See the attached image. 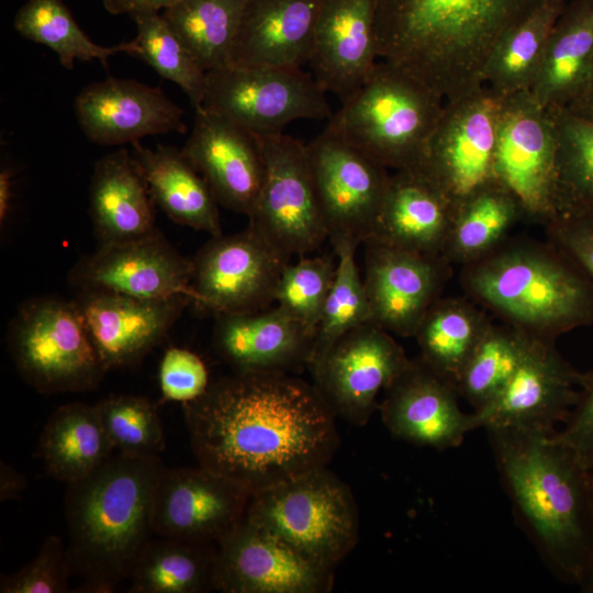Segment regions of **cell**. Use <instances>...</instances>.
Masks as SVG:
<instances>
[{
  "mask_svg": "<svg viewBox=\"0 0 593 593\" xmlns=\"http://www.w3.org/2000/svg\"><path fill=\"white\" fill-rule=\"evenodd\" d=\"M198 463L251 495L326 467L336 415L313 383L287 372H237L182 404Z\"/></svg>",
  "mask_w": 593,
  "mask_h": 593,
  "instance_id": "cell-1",
  "label": "cell"
},
{
  "mask_svg": "<svg viewBox=\"0 0 593 593\" xmlns=\"http://www.w3.org/2000/svg\"><path fill=\"white\" fill-rule=\"evenodd\" d=\"M545 0H376L382 60L445 101L483 86L500 40Z\"/></svg>",
  "mask_w": 593,
  "mask_h": 593,
  "instance_id": "cell-2",
  "label": "cell"
},
{
  "mask_svg": "<svg viewBox=\"0 0 593 593\" xmlns=\"http://www.w3.org/2000/svg\"><path fill=\"white\" fill-rule=\"evenodd\" d=\"M519 521L562 581L583 585L593 548V474L552 435L488 429Z\"/></svg>",
  "mask_w": 593,
  "mask_h": 593,
  "instance_id": "cell-3",
  "label": "cell"
},
{
  "mask_svg": "<svg viewBox=\"0 0 593 593\" xmlns=\"http://www.w3.org/2000/svg\"><path fill=\"white\" fill-rule=\"evenodd\" d=\"M159 455H112L88 477L68 484L66 547L80 592L109 593L128 579L155 534L154 494L163 469Z\"/></svg>",
  "mask_w": 593,
  "mask_h": 593,
  "instance_id": "cell-4",
  "label": "cell"
},
{
  "mask_svg": "<svg viewBox=\"0 0 593 593\" xmlns=\"http://www.w3.org/2000/svg\"><path fill=\"white\" fill-rule=\"evenodd\" d=\"M467 289L523 332L552 340L593 322V280L562 250L516 246L470 262Z\"/></svg>",
  "mask_w": 593,
  "mask_h": 593,
  "instance_id": "cell-5",
  "label": "cell"
},
{
  "mask_svg": "<svg viewBox=\"0 0 593 593\" xmlns=\"http://www.w3.org/2000/svg\"><path fill=\"white\" fill-rule=\"evenodd\" d=\"M444 104L429 87L382 60L327 126L388 169L416 170Z\"/></svg>",
  "mask_w": 593,
  "mask_h": 593,
  "instance_id": "cell-6",
  "label": "cell"
},
{
  "mask_svg": "<svg viewBox=\"0 0 593 593\" xmlns=\"http://www.w3.org/2000/svg\"><path fill=\"white\" fill-rule=\"evenodd\" d=\"M245 516L331 570L350 553L359 536L351 490L326 467L253 494Z\"/></svg>",
  "mask_w": 593,
  "mask_h": 593,
  "instance_id": "cell-7",
  "label": "cell"
},
{
  "mask_svg": "<svg viewBox=\"0 0 593 593\" xmlns=\"http://www.w3.org/2000/svg\"><path fill=\"white\" fill-rule=\"evenodd\" d=\"M8 346L21 377L43 394L94 389L108 371L75 301H25L10 324Z\"/></svg>",
  "mask_w": 593,
  "mask_h": 593,
  "instance_id": "cell-8",
  "label": "cell"
},
{
  "mask_svg": "<svg viewBox=\"0 0 593 593\" xmlns=\"http://www.w3.org/2000/svg\"><path fill=\"white\" fill-rule=\"evenodd\" d=\"M325 93L301 68L226 65L206 71L202 107L269 136L295 120L329 119Z\"/></svg>",
  "mask_w": 593,
  "mask_h": 593,
  "instance_id": "cell-9",
  "label": "cell"
},
{
  "mask_svg": "<svg viewBox=\"0 0 593 593\" xmlns=\"http://www.w3.org/2000/svg\"><path fill=\"white\" fill-rule=\"evenodd\" d=\"M256 137L266 170L248 226L288 261L306 256L327 239L306 145L283 133Z\"/></svg>",
  "mask_w": 593,
  "mask_h": 593,
  "instance_id": "cell-10",
  "label": "cell"
},
{
  "mask_svg": "<svg viewBox=\"0 0 593 593\" xmlns=\"http://www.w3.org/2000/svg\"><path fill=\"white\" fill-rule=\"evenodd\" d=\"M503 98L485 85L445 101L416 169L457 209L495 181L494 156Z\"/></svg>",
  "mask_w": 593,
  "mask_h": 593,
  "instance_id": "cell-11",
  "label": "cell"
},
{
  "mask_svg": "<svg viewBox=\"0 0 593 593\" xmlns=\"http://www.w3.org/2000/svg\"><path fill=\"white\" fill-rule=\"evenodd\" d=\"M321 214L332 245L362 244L377 222L390 177L388 168L326 125L306 144Z\"/></svg>",
  "mask_w": 593,
  "mask_h": 593,
  "instance_id": "cell-12",
  "label": "cell"
},
{
  "mask_svg": "<svg viewBox=\"0 0 593 593\" xmlns=\"http://www.w3.org/2000/svg\"><path fill=\"white\" fill-rule=\"evenodd\" d=\"M494 178L522 213L546 224L558 212L557 136L551 112L529 92L503 98Z\"/></svg>",
  "mask_w": 593,
  "mask_h": 593,
  "instance_id": "cell-13",
  "label": "cell"
},
{
  "mask_svg": "<svg viewBox=\"0 0 593 593\" xmlns=\"http://www.w3.org/2000/svg\"><path fill=\"white\" fill-rule=\"evenodd\" d=\"M409 361L388 331L368 322L340 336L306 368L336 417L362 426L377 409L379 393Z\"/></svg>",
  "mask_w": 593,
  "mask_h": 593,
  "instance_id": "cell-14",
  "label": "cell"
},
{
  "mask_svg": "<svg viewBox=\"0 0 593 593\" xmlns=\"http://www.w3.org/2000/svg\"><path fill=\"white\" fill-rule=\"evenodd\" d=\"M192 262V303L217 315L269 307L289 261L248 226L212 236Z\"/></svg>",
  "mask_w": 593,
  "mask_h": 593,
  "instance_id": "cell-15",
  "label": "cell"
},
{
  "mask_svg": "<svg viewBox=\"0 0 593 593\" xmlns=\"http://www.w3.org/2000/svg\"><path fill=\"white\" fill-rule=\"evenodd\" d=\"M251 494L202 466L163 467L154 494L158 537L217 545L245 517Z\"/></svg>",
  "mask_w": 593,
  "mask_h": 593,
  "instance_id": "cell-16",
  "label": "cell"
},
{
  "mask_svg": "<svg viewBox=\"0 0 593 593\" xmlns=\"http://www.w3.org/2000/svg\"><path fill=\"white\" fill-rule=\"evenodd\" d=\"M584 373L555 349L552 340L532 336L518 368L483 411L479 428H514L552 435L578 401Z\"/></svg>",
  "mask_w": 593,
  "mask_h": 593,
  "instance_id": "cell-17",
  "label": "cell"
},
{
  "mask_svg": "<svg viewBox=\"0 0 593 593\" xmlns=\"http://www.w3.org/2000/svg\"><path fill=\"white\" fill-rule=\"evenodd\" d=\"M334 570L305 558L246 516L217 544L215 591L327 593Z\"/></svg>",
  "mask_w": 593,
  "mask_h": 593,
  "instance_id": "cell-18",
  "label": "cell"
},
{
  "mask_svg": "<svg viewBox=\"0 0 593 593\" xmlns=\"http://www.w3.org/2000/svg\"><path fill=\"white\" fill-rule=\"evenodd\" d=\"M192 271V259L180 255L156 230L139 238L100 245L74 266L68 280L81 291L142 299L187 295L193 302Z\"/></svg>",
  "mask_w": 593,
  "mask_h": 593,
  "instance_id": "cell-19",
  "label": "cell"
},
{
  "mask_svg": "<svg viewBox=\"0 0 593 593\" xmlns=\"http://www.w3.org/2000/svg\"><path fill=\"white\" fill-rule=\"evenodd\" d=\"M384 393L379 406L382 423L392 436L410 444L446 450L479 428L474 413L460 409L454 382L421 357L410 359Z\"/></svg>",
  "mask_w": 593,
  "mask_h": 593,
  "instance_id": "cell-20",
  "label": "cell"
},
{
  "mask_svg": "<svg viewBox=\"0 0 593 593\" xmlns=\"http://www.w3.org/2000/svg\"><path fill=\"white\" fill-rule=\"evenodd\" d=\"M75 114L86 137L101 146L187 132L183 110L160 87L132 79L108 77L86 86L75 99Z\"/></svg>",
  "mask_w": 593,
  "mask_h": 593,
  "instance_id": "cell-21",
  "label": "cell"
},
{
  "mask_svg": "<svg viewBox=\"0 0 593 593\" xmlns=\"http://www.w3.org/2000/svg\"><path fill=\"white\" fill-rule=\"evenodd\" d=\"M365 289L372 322L400 336H414L437 301L443 256H426L368 238Z\"/></svg>",
  "mask_w": 593,
  "mask_h": 593,
  "instance_id": "cell-22",
  "label": "cell"
},
{
  "mask_svg": "<svg viewBox=\"0 0 593 593\" xmlns=\"http://www.w3.org/2000/svg\"><path fill=\"white\" fill-rule=\"evenodd\" d=\"M107 370L136 365L157 346L192 303L187 295L142 299L81 291L75 301Z\"/></svg>",
  "mask_w": 593,
  "mask_h": 593,
  "instance_id": "cell-23",
  "label": "cell"
},
{
  "mask_svg": "<svg viewBox=\"0 0 593 593\" xmlns=\"http://www.w3.org/2000/svg\"><path fill=\"white\" fill-rule=\"evenodd\" d=\"M181 150L203 176L217 203L248 217L266 170L257 137L201 105Z\"/></svg>",
  "mask_w": 593,
  "mask_h": 593,
  "instance_id": "cell-24",
  "label": "cell"
},
{
  "mask_svg": "<svg viewBox=\"0 0 593 593\" xmlns=\"http://www.w3.org/2000/svg\"><path fill=\"white\" fill-rule=\"evenodd\" d=\"M377 58L376 0H323L309 59L317 85L344 103L370 77Z\"/></svg>",
  "mask_w": 593,
  "mask_h": 593,
  "instance_id": "cell-25",
  "label": "cell"
},
{
  "mask_svg": "<svg viewBox=\"0 0 593 593\" xmlns=\"http://www.w3.org/2000/svg\"><path fill=\"white\" fill-rule=\"evenodd\" d=\"M215 316V349L235 371L289 373L307 367L315 335L278 306Z\"/></svg>",
  "mask_w": 593,
  "mask_h": 593,
  "instance_id": "cell-26",
  "label": "cell"
},
{
  "mask_svg": "<svg viewBox=\"0 0 593 593\" xmlns=\"http://www.w3.org/2000/svg\"><path fill=\"white\" fill-rule=\"evenodd\" d=\"M456 209L418 170L391 175L369 238L426 256H444Z\"/></svg>",
  "mask_w": 593,
  "mask_h": 593,
  "instance_id": "cell-27",
  "label": "cell"
},
{
  "mask_svg": "<svg viewBox=\"0 0 593 593\" xmlns=\"http://www.w3.org/2000/svg\"><path fill=\"white\" fill-rule=\"evenodd\" d=\"M323 0H249L230 64L301 68L309 63Z\"/></svg>",
  "mask_w": 593,
  "mask_h": 593,
  "instance_id": "cell-28",
  "label": "cell"
},
{
  "mask_svg": "<svg viewBox=\"0 0 593 593\" xmlns=\"http://www.w3.org/2000/svg\"><path fill=\"white\" fill-rule=\"evenodd\" d=\"M89 193L91 220L100 245L139 238L156 231V205L127 149H118L96 163Z\"/></svg>",
  "mask_w": 593,
  "mask_h": 593,
  "instance_id": "cell-29",
  "label": "cell"
},
{
  "mask_svg": "<svg viewBox=\"0 0 593 593\" xmlns=\"http://www.w3.org/2000/svg\"><path fill=\"white\" fill-rule=\"evenodd\" d=\"M132 147L156 206L178 224L211 236L222 234L219 203L181 149L161 144L150 149L139 142Z\"/></svg>",
  "mask_w": 593,
  "mask_h": 593,
  "instance_id": "cell-30",
  "label": "cell"
},
{
  "mask_svg": "<svg viewBox=\"0 0 593 593\" xmlns=\"http://www.w3.org/2000/svg\"><path fill=\"white\" fill-rule=\"evenodd\" d=\"M593 71V0L567 2L529 91L548 110L566 109Z\"/></svg>",
  "mask_w": 593,
  "mask_h": 593,
  "instance_id": "cell-31",
  "label": "cell"
},
{
  "mask_svg": "<svg viewBox=\"0 0 593 593\" xmlns=\"http://www.w3.org/2000/svg\"><path fill=\"white\" fill-rule=\"evenodd\" d=\"M114 447L96 405L72 402L57 409L40 437L38 455L47 473L67 485L105 462Z\"/></svg>",
  "mask_w": 593,
  "mask_h": 593,
  "instance_id": "cell-32",
  "label": "cell"
},
{
  "mask_svg": "<svg viewBox=\"0 0 593 593\" xmlns=\"http://www.w3.org/2000/svg\"><path fill=\"white\" fill-rule=\"evenodd\" d=\"M217 545L150 539L135 561L130 593H202L215 590Z\"/></svg>",
  "mask_w": 593,
  "mask_h": 593,
  "instance_id": "cell-33",
  "label": "cell"
},
{
  "mask_svg": "<svg viewBox=\"0 0 593 593\" xmlns=\"http://www.w3.org/2000/svg\"><path fill=\"white\" fill-rule=\"evenodd\" d=\"M566 0H545L496 44L483 85L502 98L529 92L539 72L552 29Z\"/></svg>",
  "mask_w": 593,
  "mask_h": 593,
  "instance_id": "cell-34",
  "label": "cell"
},
{
  "mask_svg": "<svg viewBox=\"0 0 593 593\" xmlns=\"http://www.w3.org/2000/svg\"><path fill=\"white\" fill-rule=\"evenodd\" d=\"M249 0H181L163 16L198 65L209 71L230 64Z\"/></svg>",
  "mask_w": 593,
  "mask_h": 593,
  "instance_id": "cell-35",
  "label": "cell"
},
{
  "mask_svg": "<svg viewBox=\"0 0 593 593\" xmlns=\"http://www.w3.org/2000/svg\"><path fill=\"white\" fill-rule=\"evenodd\" d=\"M489 326L485 317L469 303L437 300L414 336L422 351L421 358L456 384Z\"/></svg>",
  "mask_w": 593,
  "mask_h": 593,
  "instance_id": "cell-36",
  "label": "cell"
},
{
  "mask_svg": "<svg viewBox=\"0 0 593 593\" xmlns=\"http://www.w3.org/2000/svg\"><path fill=\"white\" fill-rule=\"evenodd\" d=\"M13 26L24 38L55 52L66 69H72L75 60L92 59L108 68L112 55L135 52L134 41L113 46L92 42L61 0H27L15 13Z\"/></svg>",
  "mask_w": 593,
  "mask_h": 593,
  "instance_id": "cell-37",
  "label": "cell"
},
{
  "mask_svg": "<svg viewBox=\"0 0 593 593\" xmlns=\"http://www.w3.org/2000/svg\"><path fill=\"white\" fill-rule=\"evenodd\" d=\"M519 214L515 198L499 182H491L456 209L444 256L463 262L485 256Z\"/></svg>",
  "mask_w": 593,
  "mask_h": 593,
  "instance_id": "cell-38",
  "label": "cell"
},
{
  "mask_svg": "<svg viewBox=\"0 0 593 593\" xmlns=\"http://www.w3.org/2000/svg\"><path fill=\"white\" fill-rule=\"evenodd\" d=\"M529 335L510 325H490L461 370L456 389L478 413L503 391L528 348Z\"/></svg>",
  "mask_w": 593,
  "mask_h": 593,
  "instance_id": "cell-39",
  "label": "cell"
},
{
  "mask_svg": "<svg viewBox=\"0 0 593 593\" xmlns=\"http://www.w3.org/2000/svg\"><path fill=\"white\" fill-rule=\"evenodd\" d=\"M557 136L558 212L593 209V119L549 110Z\"/></svg>",
  "mask_w": 593,
  "mask_h": 593,
  "instance_id": "cell-40",
  "label": "cell"
},
{
  "mask_svg": "<svg viewBox=\"0 0 593 593\" xmlns=\"http://www.w3.org/2000/svg\"><path fill=\"white\" fill-rule=\"evenodd\" d=\"M137 35L133 40V56L144 60L157 74L178 85L194 109L202 105L206 71H204L171 30L159 12L132 15Z\"/></svg>",
  "mask_w": 593,
  "mask_h": 593,
  "instance_id": "cell-41",
  "label": "cell"
},
{
  "mask_svg": "<svg viewBox=\"0 0 593 593\" xmlns=\"http://www.w3.org/2000/svg\"><path fill=\"white\" fill-rule=\"evenodd\" d=\"M332 246L337 256L336 272L316 329L310 360L350 329L372 322L363 279L356 262L359 244L344 240Z\"/></svg>",
  "mask_w": 593,
  "mask_h": 593,
  "instance_id": "cell-42",
  "label": "cell"
},
{
  "mask_svg": "<svg viewBox=\"0 0 593 593\" xmlns=\"http://www.w3.org/2000/svg\"><path fill=\"white\" fill-rule=\"evenodd\" d=\"M337 261L332 256L299 257L280 275L275 302L292 320L316 334L334 281Z\"/></svg>",
  "mask_w": 593,
  "mask_h": 593,
  "instance_id": "cell-43",
  "label": "cell"
},
{
  "mask_svg": "<svg viewBox=\"0 0 593 593\" xmlns=\"http://www.w3.org/2000/svg\"><path fill=\"white\" fill-rule=\"evenodd\" d=\"M103 427L118 452L159 455L166 447L156 406L138 395H111L96 404Z\"/></svg>",
  "mask_w": 593,
  "mask_h": 593,
  "instance_id": "cell-44",
  "label": "cell"
},
{
  "mask_svg": "<svg viewBox=\"0 0 593 593\" xmlns=\"http://www.w3.org/2000/svg\"><path fill=\"white\" fill-rule=\"evenodd\" d=\"M71 575L66 546L59 536L45 539L36 557L10 575H2L1 593H64L68 592Z\"/></svg>",
  "mask_w": 593,
  "mask_h": 593,
  "instance_id": "cell-45",
  "label": "cell"
},
{
  "mask_svg": "<svg viewBox=\"0 0 593 593\" xmlns=\"http://www.w3.org/2000/svg\"><path fill=\"white\" fill-rule=\"evenodd\" d=\"M158 381L163 398L181 404L200 398L211 383L203 360L193 351L175 346L161 357Z\"/></svg>",
  "mask_w": 593,
  "mask_h": 593,
  "instance_id": "cell-46",
  "label": "cell"
},
{
  "mask_svg": "<svg viewBox=\"0 0 593 593\" xmlns=\"http://www.w3.org/2000/svg\"><path fill=\"white\" fill-rule=\"evenodd\" d=\"M552 438L586 470L593 471V372L584 373L577 403Z\"/></svg>",
  "mask_w": 593,
  "mask_h": 593,
  "instance_id": "cell-47",
  "label": "cell"
},
{
  "mask_svg": "<svg viewBox=\"0 0 593 593\" xmlns=\"http://www.w3.org/2000/svg\"><path fill=\"white\" fill-rule=\"evenodd\" d=\"M547 225L558 248L593 280V209L560 213Z\"/></svg>",
  "mask_w": 593,
  "mask_h": 593,
  "instance_id": "cell-48",
  "label": "cell"
},
{
  "mask_svg": "<svg viewBox=\"0 0 593 593\" xmlns=\"http://www.w3.org/2000/svg\"><path fill=\"white\" fill-rule=\"evenodd\" d=\"M181 0H101L103 8L111 14L133 15L142 12H159Z\"/></svg>",
  "mask_w": 593,
  "mask_h": 593,
  "instance_id": "cell-49",
  "label": "cell"
},
{
  "mask_svg": "<svg viewBox=\"0 0 593 593\" xmlns=\"http://www.w3.org/2000/svg\"><path fill=\"white\" fill-rule=\"evenodd\" d=\"M25 477L11 465L1 461L0 466V501L18 499L26 489Z\"/></svg>",
  "mask_w": 593,
  "mask_h": 593,
  "instance_id": "cell-50",
  "label": "cell"
},
{
  "mask_svg": "<svg viewBox=\"0 0 593 593\" xmlns=\"http://www.w3.org/2000/svg\"><path fill=\"white\" fill-rule=\"evenodd\" d=\"M13 199V172L9 168L0 171V225L3 226L11 211Z\"/></svg>",
  "mask_w": 593,
  "mask_h": 593,
  "instance_id": "cell-51",
  "label": "cell"
},
{
  "mask_svg": "<svg viewBox=\"0 0 593 593\" xmlns=\"http://www.w3.org/2000/svg\"><path fill=\"white\" fill-rule=\"evenodd\" d=\"M566 110L593 119V71L579 96Z\"/></svg>",
  "mask_w": 593,
  "mask_h": 593,
  "instance_id": "cell-52",
  "label": "cell"
},
{
  "mask_svg": "<svg viewBox=\"0 0 593 593\" xmlns=\"http://www.w3.org/2000/svg\"><path fill=\"white\" fill-rule=\"evenodd\" d=\"M592 493H593V484H592ZM582 588L584 589L585 592L593 593V548H592V559H591L589 574Z\"/></svg>",
  "mask_w": 593,
  "mask_h": 593,
  "instance_id": "cell-53",
  "label": "cell"
}]
</instances>
